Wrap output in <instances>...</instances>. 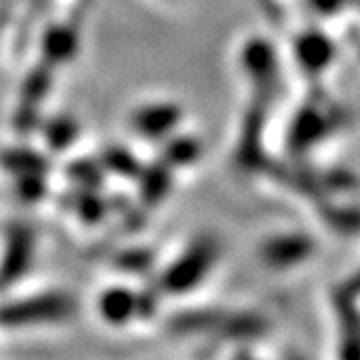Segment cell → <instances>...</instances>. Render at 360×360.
Segmentation results:
<instances>
[{
    "instance_id": "obj_8",
    "label": "cell",
    "mask_w": 360,
    "mask_h": 360,
    "mask_svg": "<svg viewBox=\"0 0 360 360\" xmlns=\"http://www.w3.org/2000/svg\"><path fill=\"white\" fill-rule=\"evenodd\" d=\"M0 169L9 176L20 174H48L50 161L44 152L31 146H7L0 150Z\"/></svg>"
},
{
    "instance_id": "obj_9",
    "label": "cell",
    "mask_w": 360,
    "mask_h": 360,
    "mask_svg": "<svg viewBox=\"0 0 360 360\" xmlns=\"http://www.w3.org/2000/svg\"><path fill=\"white\" fill-rule=\"evenodd\" d=\"M39 135L46 141L48 150L65 152V150H70L76 143V139H79L81 126H79V122H76V117L59 113V115H53V117H48V120H41Z\"/></svg>"
},
{
    "instance_id": "obj_12",
    "label": "cell",
    "mask_w": 360,
    "mask_h": 360,
    "mask_svg": "<svg viewBox=\"0 0 360 360\" xmlns=\"http://www.w3.org/2000/svg\"><path fill=\"white\" fill-rule=\"evenodd\" d=\"M200 141L193 137H185V135H169L167 139H163V157L161 161L167 167H187L191 163H195L200 159Z\"/></svg>"
},
{
    "instance_id": "obj_10",
    "label": "cell",
    "mask_w": 360,
    "mask_h": 360,
    "mask_svg": "<svg viewBox=\"0 0 360 360\" xmlns=\"http://www.w3.org/2000/svg\"><path fill=\"white\" fill-rule=\"evenodd\" d=\"M70 209L72 213H76L85 226H96L105 219L111 211V202L105 200L98 189H79L74 187L72 195H70Z\"/></svg>"
},
{
    "instance_id": "obj_3",
    "label": "cell",
    "mask_w": 360,
    "mask_h": 360,
    "mask_svg": "<svg viewBox=\"0 0 360 360\" xmlns=\"http://www.w3.org/2000/svg\"><path fill=\"white\" fill-rule=\"evenodd\" d=\"M37 237L29 224H11L5 233V248L0 254V289L15 285L29 274L35 261Z\"/></svg>"
},
{
    "instance_id": "obj_6",
    "label": "cell",
    "mask_w": 360,
    "mask_h": 360,
    "mask_svg": "<svg viewBox=\"0 0 360 360\" xmlns=\"http://www.w3.org/2000/svg\"><path fill=\"white\" fill-rule=\"evenodd\" d=\"M98 315L100 319L122 328L139 315V293L126 285H111L98 295Z\"/></svg>"
},
{
    "instance_id": "obj_7",
    "label": "cell",
    "mask_w": 360,
    "mask_h": 360,
    "mask_svg": "<svg viewBox=\"0 0 360 360\" xmlns=\"http://www.w3.org/2000/svg\"><path fill=\"white\" fill-rule=\"evenodd\" d=\"M135 183L141 207H159L172 189V167H167L163 161L143 165Z\"/></svg>"
},
{
    "instance_id": "obj_2",
    "label": "cell",
    "mask_w": 360,
    "mask_h": 360,
    "mask_svg": "<svg viewBox=\"0 0 360 360\" xmlns=\"http://www.w3.org/2000/svg\"><path fill=\"white\" fill-rule=\"evenodd\" d=\"M215 243L209 239H200L191 243L174 263H169L159 276V293L180 295L189 293L193 287L207 278L209 269L215 263Z\"/></svg>"
},
{
    "instance_id": "obj_15",
    "label": "cell",
    "mask_w": 360,
    "mask_h": 360,
    "mask_svg": "<svg viewBox=\"0 0 360 360\" xmlns=\"http://www.w3.org/2000/svg\"><path fill=\"white\" fill-rule=\"evenodd\" d=\"M13 178V193L24 204H37L48 195L46 174H20Z\"/></svg>"
},
{
    "instance_id": "obj_16",
    "label": "cell",
    "mask_w": 360,
    "mask_h": 360,
    "mask_svg": "<svg viewBox=\"0 0 360 360\" xmlns=\"http://www.w3.org/2000/svg\"><path fill=\"white\" fill-rule=\"evenodd\" d=\"M154 256L146 248H131V250H122L113 256V265L120 271H131V274H143L152 267Z\"/></svg>"
},
{
    "instance_id": "obj_1",
    "label": "cell",
    "mask_w": 360,
    "mask_h": 360,
    "mask_svg": "<svg viewBox=\"0 0 360 360\" xmlns=\"http://www.w3.org/2000/svg\"><path fill=\"white\" fill-rule=\"evenodd\" d=\"M76 313V300L65 291H48L29 297H18L0 306V326L35 328L41 323H59Z\"/></svg>"
},
{
    "instance_id": "obj_5",
    "label": "cell",
    "mask_w": 360,
    "mask_h": 360,
    "mask_svg": "<svg viewBox=\"0 0 360 360\" xmlns=\"http://www.w3.org/2000/svg\"><path fill=\"white\" fill-rule=\"evenodd\" d=\"M81 48V31L72 22H53L39 37L41 61L50 68L70 63Z\"/></svg>"
},
{
    "instance_id": "obj_13",
    "label": "cell",
    "mask_w": 360,
    "mask_h": 360,
    "mask_svg": "<svg viewBox=\"0 0 360 360\" xmlns=\"http://www.w3.org/2000/svg\"><path fill=\"white\" fill-rule=\"evenodd\" d=\"M53 70L46 65L44 61L31 70L27 74V79H24L22 83V89H20V102H24V105H33V107H39L44 98L48 96V91L53 89Z\"/></svg>"
},
{
    "instance_id": "obj_11",
    "label": "cell",
    "mask_w": 360,
    "mask_h": 360,
    "mask_svg": "<svg viewBox=\"0 0 360 360\" xmlns=\"http://www.w3.org/2000/svg\"><path fill=\"white\" fill-rule=\"evenodd\" d=\"M98 161L107 174L124 180H135L143 167V163L135 157V152L128 150L126 146H107L100 152Z\"/></svg>"
},
{
    "instance_id": "obj_14",
    "label": "cell",
    "mask_w": 360,
    "mask_h": 360,
    "mask_svg": "<svg viewBox=\"0 0 360 360\" xmlns=\"http://www.w3.org/2000/svg\"><path fill=\"white\" fill-rule=\"evenodd\" d=\"M65 176L79 189H100L107 172L102 169L98 159H74L72 163H68Z\"/></svg>"
},
{
    "instance_id": "obj_4",
    "label": "cell",
    "mask_w": 360,
    "mask_h": 360,
    "mask_svg": "<svg viewBox=\"0 0 360 360\" xmlns=\"http://www.w3.org/2000/svg\"><path fill=\"white\" fill-rule=\"evenodd\" d=\"M180 120H183V109L176 102H150L133 111L131 126L141 139L163 141L174 135Z\"/></svg>"
}]
</instances>
